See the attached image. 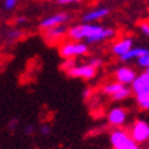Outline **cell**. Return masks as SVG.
Listing matches in <instances>:
<instances>
[{
    "label": "cell",
    "mask_w": 149,
    "mask_h": 149,
    "mask_svg": "<svg viewBox=\"0 0 149 149\" xmlns=\"http://www.w3.org/2000/svg\"><path fill=\"white\" fill-rule=\"evenodd\" d=\"M109 144L112 149H140V145L131 138L130 133L123 129H113L109 133Z\"/></svg>",
    "instance_id": "cell-3"
},
{
    "label": "cell",
    "mask_w": 149,
    "mask_h": 149,
    "mask_svg": "<svg viewBox=\"0 0 149 149\" xmlns=\"http://www.w3.org/2000/svg\"><path fill=\"white\" fill-rule=\"evenodd\" d=\"M149 49L148 48H145V47H134V48H131L127 54H125L123 56L119 58L120 62H131V60H137L138 58H141L142 55L148 54Z\"/></svg>",
    "instance_id": "cell-14"
},
{
    "label": "cell",
    "mask_w": 149,
    "mask_h": 149,
    "mask_svg": "<svg viewBox=\"0 0 149 149\" xmlns=\"http://www.w3.org/2000/svg\"><path fill=\"white\" fill-rule=\"evenodd\" d=\"M38 131H40V134H42V136H49L51 133H52V129L49 127V125H41Z\"/></svg>",
    "instance_id": "cell-19"
},
{
    "label": "cell",
    "mask_w": 149,
    "mask_h": 149,
    "mask_svg": "<svg viewBox=\"0 0 149 149\" xmlns=\"http://www.w3.org/2000/svg\"><path fill=\"white\" fill-rule=\"evenodd\" d=\"M101 92H103L105 96H108L113 101H123V100L129 99L133 92H131V88L130 86H126V85H122L116 81H112V82H108L101 88Z\"/></svg>",
    "instance_id": "cell-4"
},
{
    "label": "cell",
    "mask_w": 149,
    "mask_h": 149,
    "mask_svg": "<svg viewBox=\"0 0 149 149\" xmlns=\"http://www.w3.org/2000/svg\"><path fill=\"white\" fill-rule=\"evenodd\" d=\"M68 77L71 78H79V79H85V81H91L96 77L97 74V68L91 66L89 63L84 64H75L72 68H70L68 71H66Z\"/></svg>",
    "instance_id": "cell-6"
},
{
    "label": "cell",
    "mask_w": 149,
    "mask_h": 149,
    "mask_svg": "<svg viewBox=\"0 0 149 149\" xmlns=\"http://www.w3.org/2000/svg\"><path fill=\"white\" fill-rule=\"evenodd\" d=\"M88 63L91 64V66H93L95 68H99L101 64H103V62H101V59H99V58H92Z\"/></svg>",
    "instance_id": "cell-22"
},
{
    "label": "cell",
    "mask_w": 149,
    "mask_h": 149,
    "mask_svg": "<svg viewBox=\"0 0 149 149\" xmlns=\"http://www.w3.org/2000/svg\"><path fill=\"white\" fill-rule=\"evenodd\" d=\"M127 116H129V112H127L126 108L113 107L107 113V122H108L109 126L115 127V129H122L127 122Z\"/></svg>",
    "instance_id": "cell-8"
},
{
    "label": "cell",
    "mask_w": 149,
    "mask_h": 149,
    "mask_svg": "<svg viewBox=\"0 0 149 149\" xmlns=\"http://www.w3.org/2000/svg\"><path fill=\"white\" fill-rule=\"evenodd\" d=\"M131 48H134L133 38H131V37H122V38H119V40L112 42L111 52H112V55L120 58V56H123L125 54H127Z\"/></svg>",
    "instance_id": "cell-12"
},
{
    "label": "cell",
    "mask_w": 149,
    "mask_h": 149,
    "mask_svg": "<svg viewBox=\"0 0 149 149\" xmlns=\"http://www.w3.org/2000/svg\"><path fill=\"white\" fill-rule=\"evenodd\" d=\"M130 88L136 97H142V96L149 95V72L145 71L138 74Z\"/></svg>",
    "instance_id": "cell-10"
},
{
    "label": "cell",
    "mask_w": 149,
    "mask_h": 149,
    "mask_svg": "<svg viewBox=\"0 0 149 149\" xmlns=\"http://www.w3.org/2000/svg\"><path fill=\"white\" fill-rule=\"evenodd\" d=\"M18 125H19L18 120H17V119H13V120H10V123H8V129L10 130H15Z\"/></svg>",
    "instance_id": "cell-25"
},
{
    "label": "cell",
    "mask_w": 149,
    "mask_h": 149,
    "mask_svg": "<svg viewBox=\"0 0 149 149\" xmlns=\"http://www.w3.org/2000/svg\"><path fill=\"white\" fill-rule=\"evenodd\" d=\"M136 63H137V66H138V67L144 68L145 71H146V70L149 68V52H148V54H145V55H142L141 58L137 59Z\"/></svg>",
    "instance_id": "cell-16"
},
{
    "label": "cell",
    "mask_w": 149,
    "mask_h": 149,
    "mask_svg": "<svg viewBox=\"0 0 149 149\" xmlns=\"http://www.w3.org/2000/svg\"><path fill=\"white\" fill-rule=\"evenodd\" d=\"M109 8L108 7H97V8L89 10L82 15V22L84 23H96L97 21H101L105 17H108Z\"/></svg>",
    "instance_id": "cell-13"
},
{
    "label": "cell",
    "mask_w": 149,
    "mask_h": 149,
    "mask_svg": "<svg viewBox=\"0 0 149 149\" xmlns=\"http://www.w3.org/2000/svg\"><path fill=\"white\" fill-rule=\"evenodd\" d=\"M79 1H82V0H58V3L59 4H62V6L72 4V3H79Z\"/></svg>",
    "instance_id": "cell-24"
},
{
    "label": "cell",
    "mask_w": 149,
    "mask_h": 149,
    "mask_svg": "<svg viewBox=\"0 0 149 149\" xmlns=\"http://www.w3.org/2000/svg\"><path fill=\"white\" fill-rule=\"evenodd\" d=\"M25 21H26V19L23 18V17H21V18H18V19H17V23H23V22H25Z\"/></svg>",
    "instance_id": "cell-26"
},
{
    "label": "cell",
    "mask_w": 149,
    "mask_h": 149,
    "mask_svg": "<svg viewBox=\"0 0 149 149\" xmlns=\"http://www.w3.org/2000/svg\"><path fill=\"white\" fill-rule=\"evenodd\" d=\"M68 21H70V15L67 13H56V14H52V15H48L44 19H41V22L38 23V27L45 32V30L54 29L56 26L66 25Z\"/></svg>",
    "instance_id": "cell-7"
},
{
    "label": "cell",
    "mask_w": 149,
    "mask_h": 149,
    "mask_svg": "<svg viewBox=\"0 0 149 149\" xmlns=\"http://www.w3.org/2000/svg\"><path fill=\"white\" fill-rule=\"evenodd\" d=\"M89 51L86 42L82 41L66 40L59 45V55L63 59H75L79 56H85Z\"/></svg>",
    "instance_id": "cell-2"
},
{
    "label": "cell",
    "mask_w": 149,
    "mask_h": 149,
    "mask_svg": "<svg viewBox=\"0 0 149 149\" xmlns=\"http://www.w3.org/2000/svg\"><path fill=\"white\" fill-rule=\"evenodd\" d=\"M146 72H149V68H148V70H146Z\"/></svg>",
    "instance_id": "cell-27"
},
{
    "label": "cell",
    "mask_w": 149,
    "mask_h": 149,
    "mask_svg": "<svg viewBox=\"0 0 149 149\" xmlns=\"http://www.w3.org/2000/svg\"><path fill=\"white\" fill-rule=\"evenodd\" d=\"M18 4V0H4V8L6 10H14Z\"/></svg>",
    "instance_id": "cell-20"
},
{
    "label": "cell",
    "mask_w": 149,
    "mask_h": 149,
    "mask_svg": "<svg viewBox=\"0 0 149 149\" xmlns=\"http://www.w3.org/2000/svg\"><path fill=\"white\" fill-rule=\"evenodd\" d=\"M116 32L112 27H107L99 23H78L68 27V40L82 41L86 44H99L107 40H112Z\"/></svg>",
    "instance_id": "cell-1"
},
{
    "label": "cell",
    "mask_w": 149,
    "mask_h": 149,
    "mask_svg": "<svg viewBox=\"0 0 149 149\" xmlns=\"http://www.w3.org/2000/svg\"><path fill=\"white\" fill-rule=\"evenodd\" d=\"M137 74L136 70L130 66H119V67L113 71V78L115 81L122 84V85H126V86H131V84L134 82V79L137 78Z\"/></svg>",
    "instance_id": "cell-9"
},
{
    "label": "cell",
    "mask_w": 149,
    "mask_h": 149,
    "mask_svg": "<svg viewBox=\"0 0 149 149\" xmlns=\"http://www.w3.org/2000/svg\"><path fill=\"white\" fill-rule=\"evenodd\" d=\"M130 136L137 144H145L149 141V123L144 119H137L130 127Z\"/></svg>",
    "instance_id": "cell-5"
},
{
    "label": "cell",
    "mask_w": 149,
    "mask_h": 149,
    "mask_svg": "<svg viewBox=\"0 0 149 149\" xmlns=\"http://www.w3.org/2000/svg\"><path fill=\"white\" fill-rule=\"evenodd\" d=\"M140 30L144 33L145 36L149 37V21H144L140 23Z\"/></svg>",
    "instance_id": "cell-21"
},
{
    "label": "cell",
    "mask_w": 149,
    "mask_h": 149,
    "mask_svg": "<svg viewBox=\"0 0 149 149\" xmlns=\"http://www.w3.org/2000/svg\"><path fill=\"white\" fill-rule=\"evenodd\" d=\"M68 34V27L66 25L62 26H56L54 29L45 30L44 32V38L48 44H56V42H63V38Z\"/></svg>",
    "instance_id": "cell-11"
},
{
    "label": "cell",
    "mask_w": 149,
    "mask_h": 149,
    "mask_svg": "<svg viewBox=\"0 0 149 149\" xmlns=\"http://www.w3.org/2000/svg\"><path fill=\"white\" fill-rule=\"evenodd\" d=\"M74 66H75V59H66V62H63V64H62V68L64 71H68Z\"/></svg>",
    "instance_id": "cell-18"
},
{
    "label": "cell",
    "mask_w": 149,
    "mask_h": 149,
    "mask_svg": "<svg viewBox=\"0 0 149 149\" xmlns=\"http://www.w3.org/2000/svg\"><path fill=\"white\" fill-rule=\"evenodd\" d=\"M23 133H25L26 136L33 134V133H34V126H32V125H26V126L23 127Z\"/></svg>",
    "instance_id": "cell-23"
},
{
    "label": "cell",
    "mask_w": 149,
    "mask_h": 149,
    "mask_svg": "<svg viewBox=\"0 0 149 149\" xmlns=\"http://www.w3.org/2000/svg\"><path fill=\"white\" fill-rule=\"evenodd\" d=\"M136 100H137V104H138L140 109L149 111V95L142 96V97H136Z\"/></svg>",
    "instance_id": "cell-15"
},
{
    "label": "cell",
    "mask_w": 149,
    "mask_h": 149,
    "mask_svg": "<svg viewBox=\"0 0 149 149\" xmlns=\"http://www.w3.org/2000/svg\"><path fill=\"white\" fill-rule=\"evenodd\" d=\"M22 36H23V33L21 32L19 29H14V30H10V32L7 33V40L15 41V40H19Z\"/></svg>",
    "instance_id": "cell-17"
}]
</instances>
